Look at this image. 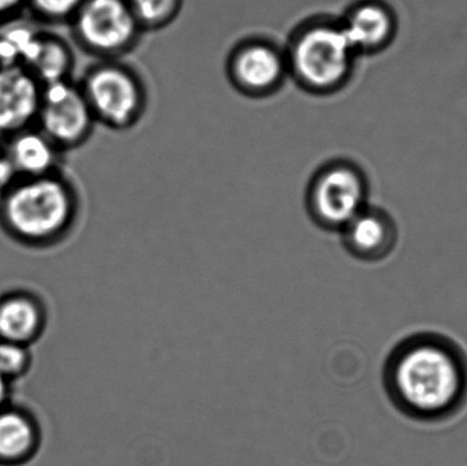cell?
Listing matches in <instances>:
<instances>
[{
	"label": "cell",
	"mask_w": 467,
	"mask_h": 466,
	"mask_svg": "<svg viewBox=\"0 0 467 466\" xmlns=\"http://www.w3.org/2000/svg\"><path fill=\"white\" fill-rule=\"evenodd\" d=\"M384 386L395 407L409 418L441 420L465 404L467 358L446 337L416 334L389 356Z\"/></svg>",
	"instance_id": "cell-1"
},
{
	"label": "cell",
	"mask_w": 467,
	"mask_h": 466,
	"mask_svg": "<svg viewBox=\"0 0 467 466\" xmlns=\"http://www.w3.org/2000/svg\"><path fill=\"white\" fill-rule=\"evenodd\" d=\"M78 193L65 172L16 178L0 191V223L14 238L32 246L54 243L73 227Z\"/></svg>",
	"instance_id": "cell-2"
},
{
	"label": "cell",
	"mask_w": 467,
	"mask_h": 466,
	"mask_svg": "<svg viewBox=\"0 0 467 466\" xmlns=\"http://www.w3.org/2000/svg\"><path fill=\"white\" fill-rule=\"evenodd\" d=\"M285 48L288 79L313 96L337 92L357 54L337 19L315 16L294 27Z\"/></svg>",
	"instance_id": "cell-3"
},
{
	"label": "cell",
	"mask_w": 467,
	"mask_h": 466,
	"mask_svg": "<svg viewBox=\"0 0 467 466\" xmlns=\"http://www.w3.org/2000/svg\"><path fill=\"white\" fill-rule=\"evenodd\" d=\"M78 84L98 125L130 130L147 111L150 96L144 78L122 59L95 60Z\"/></svg>",
	"instance_id": "cell-4"
},
{
	"label": "cell",
	"mask_w": 467,
	"mask_h": 466,
	"mask_svg": "<svg viewBox=\"0 0 467 466\" xmlns=\"http://www.w3.org/2000/svg\"><path fill=\"white\" fill-rule=\"evenodd\" d=\"M67 26L73 46L95 60L122 59L144 35L128 0H85Z\"/></svg>",
	"instance_id": "cell-5"
},
{
	"label": "cell",
	"mask_w": 467,
	"mask_h": 466,
	"mask_svg": "<svg viewBox=\"0 0 467 466\" xmlns=\"http://www.w3.org/2000/svg\"><path fill=\"white\" fill-rule=\"evenodd\" d=\"M368 183L362 172L348 161H329L307 183L305 207L313 223L340 232L367 207Z\"/></svg>",
	"instance_id": "cell-6"
},
{
	"label": "cell",
	"mask_w": 467,
	"mask_h": 466,
	"mask_svg": "<svg viewBox=\"0 0 467 466\" xmlns=\"http://www.w3.org/2000/svg\"><path fill=\"white\" fill-rule=\"evenodd\" d=\"M96 125L78 81L70 79L43 87L36 126L63 152L87 144Z\"/></svg>",
	"instance_id": "cell-7"
},
{
	"label": "cell",
	"mask_w": 467,
	"mask_h": 466,
	"mask_svg": "<svg viewBox=\"0 0 467 466\" xmlns=\"http://www.w3.org/2000/svg\"><path fill=\"white\" fill-rule=\"evenodd\" d=\"M226 76L234 89L246 98L276 95L288 79L285 48L261 36L244 38L227 57Z\"/></svg>",
	"instance_id": "cell-8"
},
{
	"label": "cell",
	"mask_w": 467,
	"mask_h": 466,
	"mask_svg": "<svg viewBox=\"0 0 467 466\" xmlns=\"http://www.w3.org/2000/svg\"><path fill=\"white\" fill-rule=\"evenodd\" d=\"M43 85L25 68H0V141L36 126Z\"/></svg>",
	"instance_id": "cell-9"
},
{
	"label": "cell",
	"mask_w": 467,
	"mask_h": 466,
	"mask_svg": "<svg viewBox=\"0 0 467 466\" xmlns=\"http://www.w3.org/2000/svg\"><path fill=\"white\" fill-rule=\"evenodd\" d=\"M346 251L362 262L386 259L398 241V230L391 216L376 208L365 207L342 230Z\"/></svg>",
	"instance_id": "cell-10"
},
{
	"label": "cell",
	"mask_w": 467,
	"mask_h": 466,
	"mask_svg": "<svg viewBox=\"0 0 467 466\" xmlns=\"http://www.w3.org/2000/svg\"><path fill=\"white\" fill-rule=\"evenodd\" d=\"M2 142L16 178L44 177L63 171L65 155L37 126H30Z\"/></svg>",
	"instance_id": "cell-11"
},
{
	"label": "cell",
	"mask_w": 467,
	"mask_h": 466,
	"mask_svg": "<svg viewBox=\"0 0 467 466\" xmlns=\"http://www.w3.org/2000/svg\"><path fill=\"white\" fill-rule=\"evenodd\" d=\"M77 57L74 46L65 37L46 27L36 44L25 70L43 87L74 79Z\"/></svg>",
	"instance_id": "cell-12"
},
{
	"label": "cell",
	"mask_w": 467,
	"mask_h": 466,
	"mask_svg": "<svg viewBox=\"0 0 467 466\" xmlns=\"http://www.w3.org/2000/svg\"><path fill=\"white\" fill-rule=\"evenodd\" d=\"M40 446V430L29 413L18 408L0 409V466L27 464Z\"/></svg>",
	"instance_id": "cell-13"
},
{
	"label": "cell",
	"mask_w": 467,
	"mask_h": 466,
	"mask_svg": "<svg viewBox=\"0 0 467 466\" xmlns=\"http://www.w3.org/2000/svg\"><path fill=\"white\" fill-rule=\"evenodd\" d=\"M46 327L44 308L25 293H13L0 300V341L29 347Z\"/></svg>",
	"instance_id": "cell-14"
},
{
	"label": "cell",
	"mask_w": 467,
	"mask_h": 466,
	"mask_svg": "<svg viewBox=\"0 0 467 466\" xmlns=\"http://www.w3.org/2000/svg\"><path fill=\"white\" fill-rule=\"evenodd\" d=\"M339 21L356 52L378 48L391 33L389 14L375 3H364L351 8Z\"/></svg>",
	"instance_id": "cell-15"
},
{
	"label": "cell",
	"mask_w": 467,
	"mask_h": 466,
	"mask_svg": "<svg viewBox=\"0 0 467 466\" xmlns=\"http://www.w3.org/2000/svg\"><path fill=\"white\" fill-rule=\"evenodd\" d=\"M46 27L27 16L0 24V68H25Z\"/></svg>",
	"instance_id": "cell-16"
},
{
	"label": "cell",
	"mask_w": 467,
	"mask_h": 466,
	"mask_svg": "<svg viewBox=\"0 0 467 466\" xmlns=\"http://www.w3.org/2000/svg\"><path fill=\"white\" fill-rule=\"evenodd\" d=\"M128 3L144 33L170 26L183 5V0H128Z\"/></svg>",
	"instance_id": "cell-17"
},
{
	"label": "cell",
	"mask_w": 467,
	"mask_h": 466,
	"mask_svg": "<svg viewBox=\"0 0 467 466\" xmlns=\"http://www.w3.org/2000/svg\"><path fill=\"white\" fill-rule=\"evenodd\" d=\"M85 0H26V16L41 26H67Z\"/></svg>",
	"instance_id": "cell-18"
},
{
	"label": "cell",
	"mask_w": 467,
	"mask_h": 466,
	"mask_svg": "<svg viewBox=\"0 0 467 466\" xmlns=\"http://www.w3.org/2000/svg\"><path fill=\"white\" fill-rule=\"evenodd\" d=\"M32 366V353L27 345L0 341V374L8 380L19 379Z\"/></svg>",
	"instance_id": "cell-19"
},
{
	"label": "cell",
	"mask_w": 467,
	"mask_h": 466,
	"mask_svg": "<svg viewBox=\"0 0 467 466\" xmlns=\"http://www.w3.org/2000/svg\"><path fill=\"white\" fill-rule=\"evenodd\" d=\"M26 16V0H0V24Z\"/></svg>",
	"instance_id": "cell-20"
},
{
	"label": "cell",
	"mask_w": 467,
	"mask_h": 466,
	"mask_svg": "<svg viewBox=\"0 0 467 466\" xmlns=\"http://www.w3.org/2000/svg\"><path fill=\"white\" fill-rule=\"evenodd\" d=\"M16 174L14 171L13 166L8 161L5 150H3L2 142H0V191L10 185L16 180Z\"/></svg>",
	"instance_id": "cell-21"
},
{
	"label": "cell",
	"mask_w": 467,
	"mask_h": 466,
	"mask_svg": "<svg viewBox=\"0 0 467 466\" xmlns=\"http://www.w3.org/2000/svg\"><path fill=\"white\" fill-rule=\"evenodd\" d=\"M10 385L11 383L0 374V409L7 407L8 396H10Z\"/></svg>",
	"instance_id": "cell-22"
}]
</instances>
